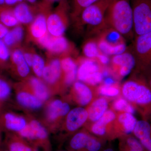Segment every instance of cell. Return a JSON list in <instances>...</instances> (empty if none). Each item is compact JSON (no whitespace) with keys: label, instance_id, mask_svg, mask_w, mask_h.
<instances>
[{"label":"cell","instance_id":"cell-1","mask_svg":"<svg viewBox=\"0 0 151 151\" xmlns=\"http://www.w3.org/2000/svg\"><path fill=\"white\" fill-rule=\"evenodd\" d=\"M105 28L112 29L124 38L134 40V21L129 0H111L105 13Z\"/></svg>","mask_w":151,"mask_h":151},{"label":"cell","instance_id":"cell-2","mask_svg":"<svg viewBox=\"0 0 151 151\" xmlns=\"http://www.w3.org/2000/svg\"><path fill=\"white\" fill-rule=\"evenodd\" d=\"M128 100L139 110L143 119H151V90L143 73L138 72L132 81Z\"/></svg>","mask_w":151,"mask_h":151},{"label":"cell","instance_id":"cell-3","mask_svg":"<svg viewBox=\"0 0 151 151\" xmlns=\"http://www.w3.org/2000/svg\"><path fill=\"white\" fill-rule=\"evenodd\" d=\"M129 1L133 13L135 37L151 32V0Z\"/></svg>","mask_w":151,"mask_h":151},{"label":"cell","instance_id":"cell-4","mask_svg":"<svg viewBox=\"0 0 151 151\" xmlns=\"http://www.w3.org/2000/svg\"><path fill=\"white\" fill-rule=\"evenodd\" d=\"M100 32L96 40L101 53L113 56L127 51L125 38L116 31L111 28H105Z\"/></svg>","mask_w":151,"mask_h":151},{"label":"cell","instance_id":"cell-5","mask_svg":"<svg viewBox=\"0 0 151 151\" xmlns=\"http://www.w3.org/2000/svg\"><path fill=\"white\" fill-rule=\"evenodd\" d=\"M136 60L135 70L142 71L151 65V32L135 37L131 48Z\"/></svg>","mask_w":151,"mask_h":151},{"label":"cell","instance_id":"cell-6","mask_svg":"<svg viewBox=\"0 0 151 151\" xmlns=\"http://www.w3.org/2000/svg\"><path fill=\"white\" fill-rule=\"evenodd\" d=\"M111 0H98L84 9L78 18L84 24L100 32L105 28V17Z\"/></svg>","mask_w":151,"mask_h":151},{"label":"cell","instance_id":"cell-7","mask_svg":"<svg viewBox=\"0 0 151 151\" xmlns=\"http://www.w3.org/2000/svg\"><path fill=\"white\" fill-rule=\"evenodd\" d=\"M68 5L67 0H61L59 4L47 17V31L54 37L63 36L68 26Z\"/></svg>","mask_w":151,"mask_h":151},{"label":"cell","instance_id":"cell-8","mask_svg":"<svg viewBox=\"0 0 151 151\" xmlns=\"http://www.w3.org/2000/svg\"><path fill=\"white\" fill-rule=\"evenodd\" d=\"M100 64L96 59L86 58L82 60L78 68V80L92 86L100 84L104 78L103 72L100 70Z\"/></svg>","mask_w":151,"mask_h":151},{"label":"cell","instance_id":"cell-9","mask_svg":"<svg viewBox=\"0 0 151 151\" xmlns=\"http://www.w3.org/2000/svg\"><path fill=\"white\" fill-rule=\"evenodd\" d=\"M18 134L22 138L32 142L37 151L39 146H43L47 150L48 133L46 129L36 120L32 121Z\"/></svg>","mask_w":151,"mask_h":151},{"label":"cell","instance_id":"cell-10","mask_svg":"<svg viewBox=\"0 0 151 151\" xmlns=\"http://www.w3.org/2000/svg\"><path fill=\"white\" fill-rule=\"evenodd\" d=\"M37 42L41 46L53 54L67 56L71 49L70 42L63 36H52L48 33Z\"/></svg>","mask_w":151,"mask_h":151},{"label":"cell","instance_id":"cell-11","mask_svg":"<svg viewBox=\"0 0 151 151\" xmlns=\"http://www.w3.org/2000/svg\"><path fill=\"white\" fill-rule=\"evenodd\" d=\"M111 63L116 69H118L119 74L121 77H125L129 74L135 69L136 60L131 49L122 54L112 56Z\"/></svg>","mask_w":151,"mask_h":151},{"label":"cell","instance_id":"cell-12","mask_svg":"<svg viewBox=\"0 0 151 151\" xmlns=\"http://www.w3.org/2000/svg\"><path fill=\"white\" fill-rule=\"evenodd\" d=\"M0 124L2 130L7 132L19 133L26 126L25 119L10 112H1Z\"/></svg>","mask_w":151,"mask_h":151},{"label":"cell","instance_id":"cell-13","mask_svg":"<svg viewBox=\"0 0 151 151\" xmlns=\"http://www.w3.org/2000/svg\"><path fill=\"white\" fill-rule=\"evenodd\" d=\"M8 68L22 78H25L29 74V66L26 61L23 51L19 47L11 50L10 62Z\"/></svg>","mask_w":151,"mask_h":151},{"label":"cell","instance_id":"cell-14","mask_svg":"<svg viewBox=\"0 0 151 151\" xmlns=\"http://www.w3.org/2000/svg\"><path fill=\"white\" fill-rule=\"evenodd\" d=\"M88 119V112L85 108H73L67 114L65 121L66 129L68 132H75L84 125Z\"/></svg>","mask_w":151,"mask_h":151},{"label":"cell","instance_id":"cell-15","mask_svg":"<svg viewBox=\"0 0 151 151\" xmlns=\"http://www.w3.org/2000/svg\"><path fill=\"white\" fill-rule=\"evenodd\" d=\"M3 147L6 151H37L35 149L24 140L15 133L7 132L3 140Z\"/></svg>","mask_w":151,"mask_h":151},{"label":"cell","instance_id":"cell-16","mask_svg":"<svg viewBox=\"0 0 151 151\" xmlns=\"http://www.w3.org/2000/svg\"><path fill=\"white\" fill-rule=\"evenodd\" d=\"M146 151H151V124L142 119L138 121L133 132Z\"/></svg>","mask_w":151,"mask_h":151},{"label":"cell","instance_id":"cell-17","mask_svg":"<svg viewBox=\"0 0 151 151\" xmlns=\"http://www.w3.org/2000/svg\"><path fill=\"white\" fill-rule=\"evenodd\" d=\"M45 12V11H42L38 14L30 26V35L37 41L48 33L47 24V17L48 14L47 15Z\"/></svg>","mask_w":151,"mask_h":151},{"label":"cell","instance_id":"cell-18","mask_svg":"<svg viewBox=\"0 0 151 151\" xmlns=\"http://www.w3.org/2000/svg\"><path fill=\"white\" fill-rule=\"evenodd\" d=\"M63 71L60 60L58 58L50 60L44 69L42 77L47 83L55 84L62 76Z\"/></svg>","mask_w":151,"mask_h":151},{"label":"cell","instance_id":"cell-19","mask_svg":"<svg viewBox=\"0 0 151 151\" xmlns=\"http://www.w3.org/2000/svg\"><path fill=\"white\" fill-rule=\"evenodd\" d=\"M116 119V115L114 111L107 110L99 120L94 122L91 127V132L97 137H103L107 134L108 125L114 122Z\"/></svg>","mask_w":151,"mask_h":151},{"label":"cell","instance_id":"cell-20","mask_svg":"<svg viewBox=\"0 0 151 151\" xmlns=\"http://www.w3.org/2000/svg\"><path fill=\"white\" fill-rule=\"evenodd\" d=\"M60 61L64 82L66 85H70L77 78V64L73 58L68 56L63 57Z\"/></svg>","mask_w":151,"mask_h":151},{"label":"cell","instance_id":"cell-21","mask_svg":"<svg viewBox=\"0 0 151 151\" xmlns=\"http://www.w3.org/2000/svg\"><path fill=\"white\" fill-rule=\"evenodd\" d=\"M108 101L106 98H97L91 103L87 110L88 119L92 122H97L108 110Z\"/></svg>","mask_w":151,"mask_h":151},{"label":"cell","instance_id":"cell-22","mask_svg":"<svg viewBox=\"0 0 151 151\" xmlns=\"http://www.w3.org/2000/svg\"><path fill=\"white\" fill-rule=\"evenodd\" d=\"M73 89L76 100L79 105L85 106L91 102L93 98V93L87 84L80 81L73 83Z\"/></svg>","mask_w":151,"mask_h":151},{"label":"cell","instance_id":"cell-23","mask_svg":"<svg viewBox=\"0 0 151 151\" xmlns=\"http://www.w3.org/2000/svg\"><path fill=\"white\" fill-rule=\"evenodd\" d=\"M13 11L15 17L20 23L31 24L35 18L32 9L23 2L17 4L13 8Z\"/></svg>","mask_w":151,"mask_h":151},{"label":"cell","instance_id":"cell-24","mask_svg":"<svg viewBox=\"0 0 151 151\" xmlns=\"http://www.w3.org/2000/svg\"><path fill=\"white\" fill-rule=\"evenodd\" d=\"M70 110L69 105L66 103H62L61 100H55L49 105L47 117L50 121H54L60 117L67 115Z\"/></svg>","mask_w":151,"mask_h":151},{"label":"cell","instance_id":"cell-25","mask_svg":"<svg viewBox=\"0 0 151 151\" xmlns=\"http://www.w3.org/2000/svg\"><path fill=\"white\" fill-rule=\"evenodd\" d=\"M24 29L19 25L9 30L5 36L2 39L3 41L11 50L18 47L23 38Z\"/></svg>","mask_w":151,"mask_h":151},{"label":"cell","instance_id":"cell-26","mask_svg":"<svg viewBox=\"0 0 151 151\" xmlns=\"http://www.w3.org/2000/svg\"><path fill=\"white\" fill-rule=\"evenodd\" d=\"M16 98L19 104L26 108L37 110L42 106L41 100L28 92L22 91L18 92Z\"/></svg>","mask_w":151,"mask_h":151},{"label":"cell","instance_id":"cell-27","mask_svg":"<svg viewBox=\"0 0 151 151\" xmlns=\"http://www.w3.org/2000/svg\"><path fill=\"white\" fill-rule=\"evenodd\" d=\"M0 22L8 28H13L19 23L14 14L13 8L5 4L0 5Z\"/></svg>","mask_w":151,"mask_h":151},{"label":"cell","instance_id":"cell-28","mask_svg":"<svg viewBox=\"0 0 151 151\" xmlns=\"http://www.w3.org/2000/svg\"><path fill=\"white\" fill-rule=\"evenodd\" d=\"M118 122L123 133L126 135L133 133L138 121L133 114L123 112L118 116Z\"/></svg>","mask_w":151,"mask_h":151},{"label":"cell","instance_id":"cell-29","mask_svg":"<svg viewBox=\"0 0 151 151\" xmlns=\"http://www.w3.org/2000/svg\"><path fill=\"white\" fill-rule=\"evenodd\" d=\"M91 135L85 132L77 133L70 139L69 142L70 151H85Z\"/></svg>","mask_w":151,"mask_h":151},{"label":"cell","instance_id":"cell-30","mask_svg":"<svg viewBox=\"0 0 151 151\" xmlns=\"http://www.w3.org/2000/svg\"><path fill=\"white\" fill-rule=\"evenodd\" d=\"M29 83L36 97L42 101L47 100L49 95L48 89L42 81L33 77L30 79Z\"/></svg>","mask_w":151,"mask_h":151},{"label":"cell","instance_id":"cell-31","mask_svg":"<svg viewBox=\"0 0 151 151\" xmlns=\"http://www.w3.org/2000/svg\"><path fill=\"white\" fill-rule=\"evenodd\" d=\"M84 56L89 59H96L101 54L97 40H90L84 44L83 47Z\"/></svg>","mask_w":151,"mask_h":151},{"label":"cell","instance_id":"cell-32","mask_svg":"<svg viewBox=\"0 0 151 151\" xmlns=\"http://www.w3.org/2000/svg\"><path fill=\"white\" fill-rule=\"evenodd\" d=\"M12 91L10 83L0 75V108H1L3 103L9 98Z\"/></svg>","mask_w":151,"mask_h":151},{"label":"cell","instance_id":"cell-33","mask_svg":"<svg viewBox=\"0 0 151 151\" xmlns=\"http://www.w3.org/2000/svg\"><path fill=\"white\" fill-rule=\"evenodd\" d=\"M11 50L0 39V70L8 68L10 62Z\"/></svg>","mask_w":151,"mask_h":151},{"label":"cell","instance_id":"cell-34","mask_svg":"<svg viewBox=\"0 0 151 151\" xmlns=\"http://www.w3.org/2000/svg\"><path fill=\"white\" fill-rule=\"evenodd\" d=\"M113 108L115 111L131 113L134 115L135 108L128 100L124 98H119L114 101L113 104Z\"/></svg>","mask_w":151,"mask_h":151},{"label":"cell","instance_id":"cell-35","mask_svg":"<svg viewBox=\"0 0 151 151\" xmlns=\"http://www.w3.org/2000/svg\"><path fill=\"white\" fill-rule=\"evenodd\" d=\"M98 0H73V8L71 17L73 19L78 18L84 9L96 2Z\"/></svg>","mask_w":151,"mask_h":151},{"label":"cell","instance_id":"cell-36","mask_svg":"<svg viewBox=\"0 0 151 151\" xmlns=\"http://www.w3.org/2000/svg\"><path fill=\"white\" fill-rule=\"evenodd\" d=\"M120 142L126 146L136 151H146L137 138L134 136L126 135L121 138Z\"/></svg>","mask_w":151,"mask_h":151},{"label":"cell","instance_id":"cell-37","mask_svg":"<svg viewBox=\"0 0 151 151\" xmlns=\"http://www.w3.org/2000/svg\"><path fill=\"white\" fill-rule=\"evenodd\" d=\"M45 66L43 58L39 55L34 53L32 67L34 72L37 77H42V73Z\"/></svg>","mask_w":151,"mask_h":151},{"label":"cell","instance_id":"cell-38","mask_svg":"<svg viewBox=\"0 0 151 151\" xmlns=\"http://www.w3.org/2000/svg\"><path fill=\"white\" fill-rule=\"evenodd\" d=\"M99 93L103 96L114 97L118 96L120 93V90L118 87L113 86L103 85L99 89Z\"/></svg>","mask_w":151,"mask_h":151},{"label":"cell","instance_id":"cell-39","mask_svg":"<svg viewBox=\"0 0 151 151\" xmlns=\"http://www.w3.org/2000/svg\"><path fill=\"white\" fill-rule=\"evenodd\" d=\"M24 56L26 61L29 67H32V66L33 60V52L30 51H25L23 52Z\"/></svg>","mask_w":151,"mask_h":151},{"label":"cell","instance_id":"cell-40","mask_svg":"<svg viewBox=\"0 0 151 151\" xmlns=\"http://www.w3.org/2000/svg\"><path fill=\"white\" fill-rule=\"evenodd\" d=\"M145 76L146 81L147 82L149 87L151 90V69L150 68H147L142 71H141Z\"/></svg>","mask_w":151,"mask_h":151},{"label":"cell","instance_id":"cell-41","mask_svg":"<svg viewBox=\"0 0 151 151\" xmlns=\"http://www.w3.org/2000/svg\"><path fill=\"white\" fill-rule=\"evenodd\" d=\"M96 60H98V62L100 64H103V65H106L109 63L110 61V59L108 57V55H106L103 54L101 53V54L99 55L97 58Z\"/></svg>","mask_w":151,"mask_h":151},{"label":"cell","instance_id":"cell-42","mask_svg":"<svg viewBox=\"0 0 151 151\" xmlns=\"http://www.w3.org/2000/svg\"><path fill=\"white\" fill-rule=\"evenodd\" d=\"M9 28L6 27L0 22V39H2L9 32Z\"/></svg>","mask_w":151,"mask_h":151},{"label":"cell","instance_id":"cell-43","mask_svg":"<svg viewBox=\"0 0 151 151\" xmlns=\"http://www.w3.org/2000/svg\"><path fill=\"white\" fill-rule=\"evenodd\" d=\"M23 0H4V4L6 5L12 6L22 2Z\"/></svg>","mask_w":151,"mask_h":151},{"label":"cell","instance_id":"cell-44","mask_svg":"<svg viewBox=\"0 0 151 151\" xmlns=\"http://www.w3.org/2000/svg\"><path fill=\"white\" fill-rule=\"evenodd\" d=\"M103 83H104L103 85H106V86H113L115 84V81L112 78L107 77L104 79Z\"/></svg>","mask_w":151,"mask_h":151},{"label":"cell","instance_id":"cell-45","mask_svg":"<svg viewBox=\"0 0 151 151\" xmlns=\"http://www.w3.org/2000/svg\"><path fill=\"white\" fill-rule=\"evenodd\" d=\"M119 146H120V151H136L129 148L128 147H127V146H126L121 142H120Z\"/></svg>","mask_w":151,"mask_h":151},{"label":"cell","instance_id":"cell-46","mask_svg":"<svg viewBox=\"0 0 151 151\" xmlns=\"http://www.w3.org/2000/svg\"><path fill=\"white\" fill-rule=\"evenodd\" d=\"M1 108H0V116H1ZM1 132H2L1 128V124H0V148H2L3 139L1 137Z\"/></svg>","mask_w":151,"mask_h":151},{"label":"cell","instance_id":"cell-47","mask_svg":"<svg viewBox=\"0 0 151 151\" xmlns=\"http://www.w3.org/2000/svg\"><path fill=\"white\" fill-rule=\"evenodd\" d=\"M61 1V0H45V1H46V4H47V3L48 4H50V3H51L52 2H54L55 1Z\"/></svg>","mask_w":151,"mask_h":151},{"label":"cell","instance_id":"cell-48","mask_svg":"<svg viewBox=\"0 0 151 151\" xmlns=\"http://www.w3.org/2000/svg\"><path fill=\"white\" fill-rule=\"evenodd\" d=\"M28 2L30 3V4H35L36 2L37 1V0H27Z\"/></svg>","mask_w":151,"mask_h":151},{"label":"cell","instance_id":"cell-49","mask_svg":"<svg viewBox=\"0 0 151 151\" xmlns=\"http://www.w3.org/2000/svg\"><path fill=\"white\" fill-rule=\"evenodd\" d=\"M101 151H114V150L111 148H108L104 149V150H103Z\"/></svg>","mask_w":151,"mask_h":151},{"label":"cell","instance_id":"cell-50","mask_svg":"<svg viewBox=\"0 0 151 151\" xmlns=\"http://www.w3.org/2000/svg\"><path fill=\"white\" fill-rule=\"evenodd\" d=\"M4 4V0H0V5H3Z\"/></svg>","mask_w":151,"mask_h":151},{"label":"cell","instance_id":"cell-51","mask_svg":"<svg viewBox=\"0 0 151 151\" xmlns=\"http://www.w3.org/2000/svg\"><path fill=\"white\" fill-rule=\"evenodd\" d=\"M147 67L150 68H151V65H150V66H149L148 67Z\"/></svg>","mask_w":151,"mask_h":151}]
</instances>
